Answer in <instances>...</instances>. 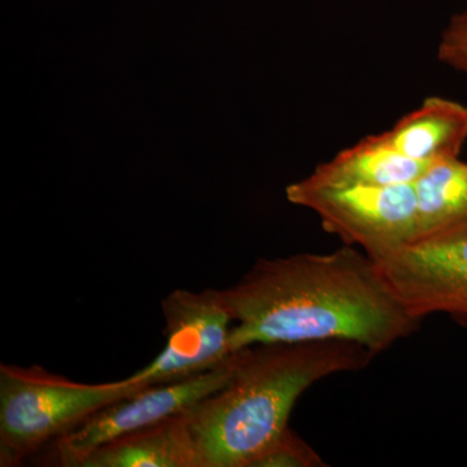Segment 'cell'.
<instances>
[{
  "label": "cell",
  "instance_id": "obj_1",
  "mask_svg": "<svg viewBox=\"0 0 467 467\" xmlns=\"http://www.w3.org/2000/svg\"><path fill=\"white\" fill-rule=\"evenodd\" d=\"M225 295L230 353L259 344L358 343L374 356L417 330L374 261L344 244L330 254L259 260Z\"/></svg>",
  "mask_w": 467,
  "mask_h": 467
},
{
  "label": "cell",
  "instance_id": "obj_2",
  "mask_svg": "<svg viewBox=\"0 0 467 467\" xmlns=\"http://www.w3.org/2000/svg\"><path fill=\"white\" fill-rule=\"evenodd\" d=\"M374 355L358 343L259 344L238 353L229 382L190 409L204 467H251L288 429L309 387L367 368Z\"/></svg>",
  "mask_w": 467,
  "mask_h": 467
},
{
  "label": "cell",
  "instance_id": "obj_3",
  "mask_svg": "<svg viewBox=\"0 0 467 467\" xmlns=\"http://www.w3.org/2000/svg\"><path fill=\"white\" fill-rule=\"evenodd\" d=\"M146 387L131 377L79 383L39 365H0V466H20L100 409Z\"/></svg>",
  "mask_w": 467,
  "mask_h": 467
},
{
  "label": "cell",
  "instance_id": "obj_4",
  "mask_svg": "<svg viewBox=\"0 0 467 467\" xmlns=\"http://www.w3.org/2000/svg\"><path fill=\"white\" fill-rule=\"evenodd\" d=\"M285 195L292 204L315 212L326 232L368 257L413 241L418 233L414 184L326 183L309 175L290 184Z\"/></svg>",
  "mask_w": 467,
  "mask_h": 467
},
{
  "label": "cell",
  "instance_id": "obj_5",
  "mask_svg": "<svg viewBox=\"0 0 467 467\" xmlns=\"http://www.w3.org/2000/svg\"><path fill=\"white\" fill-rule=\"evenodd\" d=\"M405 308L467 326V220L370 257Z\"/></svg>",
  "mask_w": 467,
  "mask_h": 467
},
{
  "label": "cell",
  "instance_id": "obj_6",
  "mask_svg": "<svg viewBox=\"0 0 467 467\" xmlns=\"http://www.w3.org/2000/svg\"><path fill=\"white\" fill-rule=\"evenodd\" d=\"M238 352L217 367L177 382L155 384L125 400L100 409L72 431L52 441L46 462L77 467L100 445L183 413L223 389L238 361Z\"/></svg>",
  "mask_w": 467,
  "mask_h": 467
},
{
  "label": "cell",
  "instance_id": "obj_7",
  "mask_svg": "<svg viewBox=\"0 0 467 467\" xmlns=\"http://www.w3.org/2000/svg\"><path fill=\"white\" fill-rule=\"evenodd\" d=\"M161 312L164 349L135 371L133 379L149 386L177 382L217 367L233 355L229 337L234 318L225 291L175 290L162 299Z\"/></svg>",
  "mask_w": 467,
  "mask_h": 467
},
{
  "label": "cell",
  "instance_id": "obj_8",
  "mask_svg": "<svg viewBox=\"0 0 467 467\" xmlns=\"http://www.w3.org/2000/svg\"><path fill=\"white\" fill-rule=\"evenodd\" d=\"M189 410L100 445L77 467H204Z\"/></svg>",
  "mask_w": 467,
  "mask_h": 467
},
{
  "label": "cell",
  "instance_id": "obj_9",
  "mask_svg": "<svg viewBox=\"0 0 467 467\" xmlns=\"http://www.w3.org/2000/svg\"><path fill=\"white\" fill-rule=\"evenodd\" d=\"M384 134L401 153L418 161L459 158L467 140V107L445 98H427Z\"/></svg>",
  "mask_w": 467,
  "mask_h": 467
},
{
  "label": "cell",
  "instance_id": "obj_10",
  "mask_svg": "<svg viewBox=\"0 0 467 467\" xmlns=\"http://www.w3.org/2000/svg\"><path fill=\"white\" fill-rule=\"evenodd\" d=\"M430 164L408 158L382 133L364 138L337 153L330 161L318 165L310 177L337 184H414Z\"/></svg>",
  "mask_w": 467,
  "mask_h": 467
},
{
  "label": "cell",
  "instance_id": "obj_11",
  "mask_svg": "<svg viewBox=\"0 0 467 467\" xmlns=\"http://www.w3.org/2000/svg\"><path fill=\"white\" fill-rule=\"evenodd\" d=\"M414 187L418 209V233L414 239L467 220V162L459 158L431 162Z\"/></svg>",
  "mask_w": 467,
  "mask_h": 467
},
{
  "label": "cell",
  "instance_id": "obj_12",
  "mask_svg": "<svg viewBox=\"0 0 467 467\" xmlns=\"http://www.w3.org/2000/svg\"><path fill=\"white\" fill-rule=\"evenodd\" d=\"M321 456L290 427L252 462L251 467H324Z\"/></svg>",
  "mask_w": 467,
  "mask_h": 467
},
{
  "label": "cell",
  "instance_id": "obj_13",
  "mask_svg": "<svg viewBox=\"0 0 467 467\" xmlns=\"http://www.w3.org/2000/svg\"><path fill=\"white\" fill-rule=\"evenodd\" d=\"M438 55L442 63L467 76V11L456 15L445 27Z\"/></svg>",
  "mask_w": 467,
  "mask_h": 467
}]
</instances>
